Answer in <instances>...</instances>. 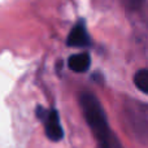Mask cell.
I'll return each instance as SVG.
<instances>
[{
    "mask_svg": "<svg viewBox=\"0 0 148 148\" xmlns=\"http://www.w3.org/2000/svg\"><path fill=\"white\" fill-rule=\"evenodd\" d=\"M81 107L83 110L84 118L88 123L91 131L96 136L101 148H112L110 146V131L105 118L104 110L99 100L90 92H84L81 96Z\"/></svg>",
    "mask_w": 148,
    "mask_h": 148,
    "instance_id": "6da1fadb",
    "label": "cell"
},
{
    "mask_svg": "<svg viewBox=\"0 0 148 148\" xmlns=\"http://www.w3.org/2000/svg\"><path fill=\"white\" fill-rule=\"evenodd\" d=\"M36 114H38V118L43 121L47 138L53 142L61 140L64 133H62V127L60 125L59 113L55 109H44V108L39 107L36 109Z\"/></svg>",
    "mask_w": 148,
    "mask_h": 148,
    "instance_id": "7a4b0ae2",
    "label": "cell"
},
{
    "mask_svg": "<svg viewBox=\"0 0 148 148\" xmlns=\"http://www.w3.org/2000/svg\"><path fill=\"white\" fill-rule=\"evenodd\" d=\"M68 46L70 47H86L90 44V36L82 22L75 25L68 36Z\"/></svg>",
    "mask_w": 148,
    "mask_h": 148,
    "instance_id": "3957f363",
    "label": "cell"
},
{
    "mask_svg": "<svg viewBox=\"0 0 148 148\" xmlns=\"http://www.w3.org/2000/svg\"><path fill=\"white\" fill-rule=\"evenodd\" d=\"M90 64H91V59L87 53H77L69 57L68 60V66L70 70L75 73H84L88 70Z\"/></svg>",
    "mask_w": 148,
    "mask_h": 148,
    "instance_id": "277c9868",
    "label": "cell"
},
{
    "mask_svg": "<svg viewBox=\"0 0 148 148\" xmlns=\"http://www.w3.org/2000/svg\"><path fill=\"white\" fill-rule=\"evenodd\" d=\"M134 83L142 92L148 95V69H140L134 75Z\"/></svg>",
    "mask_w": 148,
    "mask_h": 148,
    "instance_id": "5b68a950",
    "label": "cell"
},
{
    "mask_svg": "<svg viewBox=\"0 0 148 148\" xmlns=\"http://www.w3.org/2000/svg\"><path fill=\"white\" fill-rule=\"evenodd\" d=\"M126 4H127L129 8H131V9H136V8H139L142 4H143L144 0H125Z\"/></svg>",
    "mask_w": 148,
    "mask_h": 148,
    "instance_id": "8992f818",
    "label": "cell"
}]
</instances>
